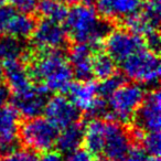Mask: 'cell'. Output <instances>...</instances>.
Segmentation results:
<instances>
[{"mask_svg": "<svg viewBox=\"0 0 161 161\" xmlns=\"http://www.w3.org/2000/svg\"><path fill=\"white\" fill-rule=\"evenodd\" d=\"M65 5L71 6H93L95 0H62Z\"/></svg>", "mask_w": 161, "mask_h": 161, "instance_id": "33", "label": "cell"}, {"mask_svg": "<svg viewBox=\"0 0 161 161\" xmlns=\"http://www.w3.org/2000/svg\"><path fill=\"white\" fill-rule=\"evenodd\" d=\"M103 42L105 52L116 62V64L121 63L126 58L146 47L142 36L128 29L110 30Z\"/></svg>", "mask_w": 161, "mask_h": 161, "instance_id": "6", "label": "cell"}, {"mask_svg": "<svg viewBox=\"0 0 161 161\" xmlns=\"http://www.w3.org/2000/svg\"><path fill=\"white\" fill-rule=\"evenodd\" d=\"M30 77L47 92H66L73 80L71 66L62 49H36L25 54Z\"/></svg>", "mask_w": 161, "mask_h": 161, "instance_id": "1", "label": "cell"}, {"mask_svg": "<svg viewBox=\"0 0 161 161\" xmlns=\"http://www.w3.org/2000/svg\"><path fill=\"white\" fill-rule=\"evenodd\" d=\"M116 62L106 52L94 51L92 58V72L94 77L101 80L109 77L116 73Z\"/></svg>", "mask_w": 161, "mask_h": 161, "instance_id": "22", "label": "cell"}, {"mask_svg": "<svg viewBox=\"0 0 161 161\" xmlns=\"http://www.w3.org/2000/svg\"><path fill=\"white\" fill-rule=\"evenodd\" d=\"M138 14L150 29L159 30L161 19L160 0H142Z\"/></svg>", "mask_w": 161, "mask_h": 161, "instance_id": "23", "label": "cell"}, {"mask_svg": "<svg viewBox=\"0 0 161 161\" xmlns=\"http://www.w3.org/2000/svg\"><path fill=\"white\" fill-rule=\"evenodd\" d=\"M3 62L0 61V82L3 80Z\"/></svg>", "mask_w": 161, "mask_h": 161, "instance_id": "34", "label": "cell"}, {"mask_svg": "<svg viewBox=\"0 0 161 161\" xmlns=\"http://www.w3.org/2000/svg\"><path fill=\"white\" fill-rule=\"evenodd\" d=\"M19 112L12 105L0 107V156L11 153L19 149V128H20Z\"/></svg>", "mask_w": 161, "mask_h": 161, "instance_id": "8", "label": "cell"}, {"mask_svg": "<svg viewBox=\"0 0 161 161\" xmlns=\"http://www.w3.org/2000/svg\"><path fill=\"white\" fill-rule=\"evenodd\" d=\"M47 91L39 85H32L27 91L12 94V106L27 118L40 116L47 101Z\"/></svg>", "mask_w": 161, "mask_h": 161, "instance_id": "12", "label": "cell"}, {"mask_svg": "<svg viewBox=\"0 0 161 161\" xmlns=\"http://www.w3.org/2000/svg\"><path fill=\"white\" fill-rule=\"evenodd\" d=\"M160 92L158 88L146 93L142 103L134 116V126L143 131H160L161 110Z\"/></svg>", "mask_w": 161, "mask_h": 161, "instance_id": "10", "label": "cell"}, {"mask_svg": "<svg viewBox=\"0 0 161 161\" xmlns=\"http://www.w3.org/2000/svg\"><path fill=\"white\" fill-rule=\"evenodd\" d=\"M28 49L23 40L17 39L8 34H0V61L20 60L27 53Z\"/></svg>", "mask_w": 161, "mask_h": 161, "instance_id": "20", "label": "cell"}, {"mask_svg": "<svg viewBox=\"0 0 161 161\" xmlns=\"http://www.w3.org/2000/svg\"><path fill=\"white\" fill-rule=\"evenodd\" d=\"M95 47L85 43H75L69 50L67 56L73 76L78 80H87L93 77L92 58Z\"/></svg>", "mask_w": 161, "mask_h": 161, "instance_id": "14", "label": "cell"}, {"mask_svg": "<svg viewBox=\"0 0 161 161\" xmlns=\"http://www.w3.org/2000/svg\"><path fill=\"white\" fill-rule=\"evenodd\" d=\"M125 83V77L121 74H113L112 76L102 80L99 84H97V94L98 96L107 99L119 86Z\"/></svg>", "mask_w": 161, "mask_h": 161, "instance_id": "25", "label": "cell"}, {"mask_svg": "<svg viewBox=\"0 0 161 161\" xmlns=\"http://www.w3.org/2000/svg\"><path fill=\"white\" fill-rule=\"evenodd\" d=\"M16 11L17 10L11 6H6L3 3L0 5V34H6L8 25Z\"/></svg>", "mask_w": 161, "mask_h": 161, "instance_id": "28", "label": "cell"}, {"mask_svg": "<svg viewBox=\"0 0 161 161\" xmlns=\"http://www.w3.org/2000/svg\"><path fill=\"white\" fill-rule=\"evenodd\" d=\"M104 130L105 120L102 118H91L84 126L83 142L84 149L92 156L99 157L103 154Z\"/></svg>", "mask_w": 161, "mask_h": 161, "instance_id": "17", "label": "cell"}, {"mask_svg": "<svg viewBox=\"0 0 161 161\" xmlns=\"http://www.w3.org/2000/svg\"><path fill=\"white\" fill-rule=\"evenodd\" d=\"M67 38L75 43L98 47L112 30L110 22L103 19L92 6H73L64 20Z\"/></svg>", "mask_w": 161, "mask_h": 161, "instance_id": "2", "label": "cell"}, {"mask_svg": "<svg viewBox=\"0 0 161 161\" xmlns=\"http://www.w3.org/2000/svg\"><path fill=\"white\" fill-rule=\"evenodd\" d=\"M131 137L124 124L116 120H105L104 148L102 156L113 161H123L131 148Z\"/></svg>", "mask_w": 161, "mask_h": 161, "instance_id": "7", "label": "cell"}, {"mask_svg": "<svg viewBox=\"0 0 161 161\" xmlns=\"http://www.w3.org/2000/svg\"><path fill=\"white\" fill-rule=\"evenodd\" d=\"M10 6L19 12L31 14L36 10L38 0H9Z\"/></svg>", "mask_w": 161, "mask_h": 161, "instance_id": "29", "label": "cell"}, {"mask_svg": "<svg viewBox=\"0 0 161 161\" xmlns=\"http://www.w3.org/2000/svg\"><path fill=\"white\" fill-rule=\"evenodd\" d=\"M123 161H160L159 157L147 153L141 147H132L123 159Z\"/></svg>", "mask_w": 161, "mask_h": 161, "instance_id": "27", "label": "cell"}, {"mask_svg": "<svg viewBox=\"0 0 161 161\" xmlns=\"http://www.w3.org/2000/svg\"><path fill=\"white\" fill-rule=\"evenodd\" d=\"M123 75L141 85H153L160 77V60L158 53L147 47L126 58L121 63Z\"/></svg>", "mask_w": 161, "mask_h": 161, "instance_id": "4", "label": "cell"}, {"mask_svg": "<svg viewBox=\"0 0 161 161\" xmlns=\"http://www.w3.org/2000/svg\"><path fill=\"white\" fill-rule=\"evenodd\" d=\"M142 0H95L96 11L105 20L124 22L140 9Z\"/></svg>", "mask_w": 161, "mask_h": 161, "instance_id": "13", "label": "cell"}, {"mask_svg": "<svg viewBox=\"0 0 161 161\" xmlns=\"http://www.w3.org/2000/svg\"><path fill=\"white\" fill-rule=\"evenodd\" d=\"M145 96L146 90L141 84L123 83L107 98V119L121 124L131 123Z\"/></svg>", "mask_w": 161, "mask_h": 161, "instance_id": "3", "label": "cell"}, {"mask_svg": "<svg viewBox=\"0 0 161 161\" xmlns=\"http://www.w3.org/2000/svg\"><path fill=\"white\" fill-rule=\"evenodd\" d=\"M43 113L45 118L56 128L62 129L80 119V110L64 95H54L47 98Z\"/></svg>", "mask_w": 161, "mask_h": 161, "instance_id": "9", "label": "cell"}, {"mask_svg": "<svg viewBox=\"0 0 161 161\" xmlns=\"http://www.w3.org/2000/svg\"><path fill=\"white\" fill-rule=\"evenodd\" d=\"M92 154L90 152H87L85 149H75L73 151L66 153L65 159H63V161H93Z\"/></svg>", "mask_w": 161, "mask_h": 161, "instance_id": "30", "label": "cell"}, {"mask_svg": "<svg viewBox=\"0 0 161 161\" xmlns=\"http://www.w3.org/2000/svg\"><path fill=\"white\" fill-rule=\"evenodd\" d=\"M36 10L44 19L56 22L64 21L69 11L62 0H38Z\"/></svg>", "mask_w": 161, "mask_h": 161, "instance_id": "21", "label": "cell"}, {"mask_svg": "<svg viewBox=\"0 0 161 161\" xmlns=\"http://www.w3.org/2000/svg\"><path fill=\"white\" fill-rule=\"evenodd\" d=\"M0 161H38V154L31 149H17L6 154Z\"/></svg>", "mask_w": 161, "mask_h": 161, "instance_id": "26", "label": "cell"}, {"mask_svg": "<svg viewBox=\"0 0 161 161\" xmlns=\"http://www.w3.org/2000/svg\"><path fill=\"white\" fill-rule=\"evenodd\" d=\"M38 161H63V157L60 151L50 149L42 152V156L38 157Z\"/></svg>", "mask_w": 161, "mask_h": 161, "instance_id": "31", "label": "cell"}, {"mask_svg": "<svg viewBox=\"0 0 161 161\" xmlns=\"http://www.w3.org/2000/svg\"><path fill=\"white\" fill-rule=\"evenodd\" d=\"M69 99L80 110L87 113L91 109L92 105L96 98L97 94V84L93 80H77L72 82L66 90Z\"/></svg>", "mask_w": 161, "mask_h": 161, "instance_id": "16", "label": "cell"}, {"mask_svg": "<svg viewBox=\"0 0 161 161\" xmlns=\"http://www.w3.org/2000/svg\"><path fill=\"white\" fill-rule=\"evenodd\" d=\"M10 97H11V93H10L7 84H3L0 82V107L6 105Z\"/></svg>", "mask_w": 161, "mask_h": 161, "instance_id": "32", "label": "cell"}, {"mask_svg": "<svg viewBox=\"0 0 161 161\" xmlns=\"http://www.w3.org/2000/svg\"><path fill=\"white\" fill-rule=\"evenodd\" d=\"M5 1H6V0H0V5H3V3H5Z\"/></svg>", "mask_w": 161, "mask_h": 161, "instance_id": "36", "label": "cell"}, {"mask_svg": "<svg viewBox=\"0 0 161 161\" xmlns=\"http://www.w3.org/2000/svg\"><path fill=\"white\" fill-rule=\"evenodd\" d=\"M3 78L7 80V86L10 93L16 94L27 91L33 85L29 71L25 62L14 60L3 62Z\"/></svg>", "mask_w": 161, "mask_h": 161, "instance_id": "15", "label": "cell"}, {"mask_svg": "<svg viewBox=\"0 0 161 161\" xmlns=\"http://www.w3.org/2000/svg\"><path fill=\"white\" fill-rule=\"evenodd\" d=\"M36 23L34 18L30 14L16 11L8 25L6 34L20 39V40L29 39L33 32Z\"/></svg>", "mask_w": 161, "mask_h": 161, "instance_id": "19", "label": "cell"}, {"mask_svg": "<svg viewBox=\"0 0 161 161\" xmlns=\"http://www.w3.org/2000/svg\"><path fill=\"white\" fill-rule=\"evenodd\" d=\"M95 161H113V160H110V159L106 158V157H103V158H98L97 160H95Z\"/></svg>", "mask_w": 161, "mask_h": 161, "instance_id": "35", "label": "cell"}, {"mask_svg": "<svg viewBox=\"0 0 161 161\" xmlns=\"http://www.w3.org/2000/svg\"><path fill=\"white\" fill-rule=\"evenodd\" d=\"M31 44L36 49H63L67 36L60 22L43 19L36 23L31 34Z\"/></svg>", "mask_w": 161, "mask_h": 161, "instance_id": "11", "label": "cell"}, {"mask_svg": "<svg viewBox=\"0 0 161 161\" xmlns=\"http://www.w3.org/2000/svg\"><path fill=\"white\" fill-rule=\"evenodd\" d=\"M138 143L147 153L159 157L161 149L160 131H143Z\"/></svg>", "mask_w": 161, "mask_h": 161, "instance_id": "24", "label": "cell"}, {"mask_svg": "<svg viewBox=\"0 0 161 161\" xmlns=\"http://www.w3.org/2000/svg\"><path fill=\"white\" fill-rule=\"evenodd\" d=\"M83 132L84 125L80 121L62 128L61 132L58 131L55 145L58 151L69 153L73 150L78 149L83 142Z\"/></svg>", "mask_w": 161, "mask_h": 161, "instance_id": "18", "label": "cell"}, {"mask_svg": "<svg viewBox=\"0 0 161 161\" xmlns=\"http://www.w3.org/2000/svg\"><path fill=\"white\" fill-rule=\"evenodd\" d=\"M58 131L60 129L45 117L36 116L20 124L19 139L28 149L44 152L56 145Z\"/></svg>", "mask_w": 161, "mask_h": 161, "instance_id": "5", "label": "cell"}]
</instances>
